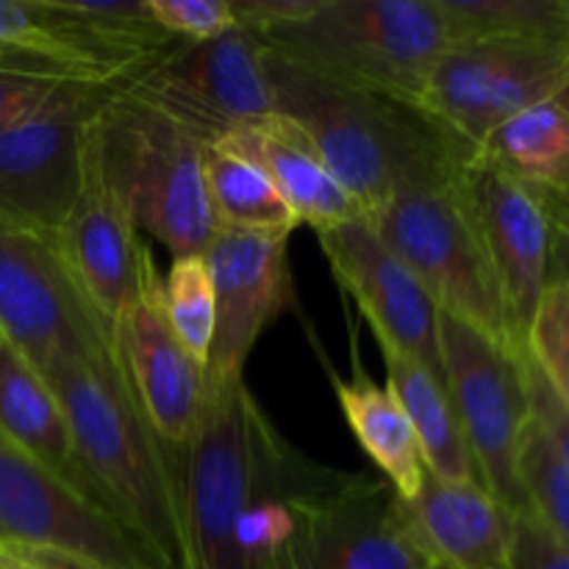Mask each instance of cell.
I'll list each match as a JSON object with an SVG mask.
<instances>
[{"label":"cell","mask_w":569,"mask_h":569,"mask_svg":"<svg viewBox=\"0 0 569 569\" xmlns=\"http://www.w3.org/2000/svg\"><path fill=\"white\" fill-rule=\"evenodd\" d=\"M70 426L92 498L148 550L178 569L181 528L170 448L139 409L114 348L67 356L42 370Z\"/></svg>","instance_id":"6da1fadb"},{"label":"cell","mask_w":569,"mask_h":569,"mask_svg":"<svg viewBox=\"0 0 569 569\" xmlns=\"http://www.w3.org/2000/svg\"><path fill=\"white\" fill-rule=\"evenodd\" d=\"M278 114L303 128L331 176L370 214L395 189L450 178L472 153L420 106L322 78L264 48Z\"/></svg>","instance_id":"7a4b0ae2"},{"label":"cell","mask_w":569,"mask_h":569,"mask_svg":"<svg viewBox=\"0 0 569 569\" xmlns=\"http://www.w3.org/2000/svg\"><path fill=\"white\" fill-rule=\"evenodd\" d=\"M206 383L198 431L170 448L181 528L178 569H250V511L287 437L244 378Z\"/></svg>","instance_id":"3957f363"},{"label":"cell","mask_w":569,"mask_h":569,"mask_svg":"<svg viewBox=\"0 0 569 569\" xmlns=\"http://www.w3.org/2000/svg\"><path fill=\"white\" fill-rule=\"evenodd\" d=\"M264 48L322 78L420 106L450 28L437 0H322Z\"/></svg>","instance_id":"277c9868"},{"label":"cell","mask_w":569,"mask_h":569,"mask_svg":"<svg viewBox=\"0 0 569 569\" xmlns=\"http://www.w3.org/2000/svg\"><path fill=\"white\" fill-rule=\"evenodd\" d=\"M92 142L139 231L164 244L172 259L203 256L217 231L203 181L209 144L126 87L98 114Z\"/></svg>","instance_id":"5b68a950"},{"label":"cell","mask_w":569,"mask_h":569,"mask_svg":"<svg viewBox=\"0 0 569 569\" xmlns=\"http://www.w3.org/2000/svg\"><path fill=\"white\" fill-rule=\"evenodd\" d=\"M456 172L439 181L406 183L365 217L442 315L515 350L498 281Z\"/></svg>","instance_id":"8992f818"},{"label":"cell","mask_w":569,"mask_h":569,"mask_svg":"<svg viewBox=\"0 0 569 569\" xmlns=\"http://www.w3.org/2000/svg\"><path fill=\"white\" fill-rule=\"evenodd\" d=\"M0 556L17 569H161L98 500L3 433Z\"/></svg>","instance_id":"52a82bcc"},{"label":"cell","mask_w":569,"mask_h":569,"mask_svg":"<svg viewBox=\"0 0 569 569\" xmlns=\"http://www.w3.org/2000/svg\"><path fill=\"white\" fill-rule=\"evenodd\" d=\"M569 37H467L439 56L420 109L467 153L520 111L556 98Z\"/></svg>","instance_id":"ba28073f"},{"label":"cell","mask_w":569,"mask_h":569,"mask_svg":"<svg viewBox=\"0 0 569 569\" xmlns=\"http://www.w3.org/2000/svg\"><path fill=\"white\" fill-rule=\"evenodd\" d=\"M439 348L448 398L459 417L481 487L509 515L531 511L520 481L522 433L531 420L526 353L439 311Z\"/></svg>","instance_id":"9c48e42d"},{"label":"cell","mask_w":569,"mask_h":569,"mask_svg":"<svg viewBox=\"0 0 569 569\" xmlns=\"http://www.w3.org/2000/svg\"><path fill=\"white\" fill-rule=\"evenodd\" d=\"M126 92L176 120L203 144L276 111L264 44L244 28L206 42H172L128 72Z\"/></svg>","instance_id":"30bf717a"},{"label":"cell","mask_w":569,"mask_h":569,"mask_svg":"<svg viewBox=\"0 0 569 569\" xmlns=\"http://www.w3.org/2000/svg\"><path fill=\"white\" fill-rule=\"evenodd\" d=\"M114 81H70L22 120L0 131V211L37 231L56 233L70 214L83 178V150L92 122L126 87Z\"/></svg>","instance_id":"8fae6325"},{"label":"cell","mask_w":569,"mask_h":569,"mask_svg":"<svg viewBox=\"0 0 569 569\" xmlns=\"http://www.w3.org/2000/svg\"><path fill=\"white\" fill-rule=\"evenodd\" d=\"M0 337L39 372L67 356L111 348L98 320L67 272L53 233L11 220L0 211Z\"/></svg>","instance_id":"7c38bea8"},{"label":"cell","mask_w":569,"mask_h":569,"mask_svg":"<svg viewBox=\"0 0 569 569\" xmlns=\"http://www.w3.org/2000/svg\"><path fill=\"white\" fill-rule=\"evenodd\" d=\"M503 300L517 353H528L533 320L550 283L553 220L539 189L472 153L456 172Z\"/></svg>","instance_id":"4fadbf2b"},{"label":"cell","mask_w":569,"mask_h":569,"mask_svg":"<svg viewBox=\"0 0 569 569\" xmlns=\"http://www.w3.org/2000/svg\"><path fill=\"white\" fill-rule=\"evenodd\" d=\"M292 569H439L406 500L370 472H333L309 500Z\"/></svg>","instance_id":"5bb4252c"},{"label":"cell","mask_w":569,"mask_h":569,"mask_svg":"<svg viewBox=\"0 0 569 569\" xmlns=\"http://www.w3.org/2000/svg\"><path fill=\"white\" fill-rule=\"evenodd\" d=\"M315 233L333 278L356 300L378 345L409 356L445 383L437 303L367 217Z\"/></svg>","instance_id":"9a60e30c"},{"label":"cell","mask_w":569,"mask_h":569,"mask_svg":"<svg viewBox=\"0 0 569 569\" xmlns=\"http://www.w3.org/2000/svg\"><path fill=\"white\" fill-rule=\"evenodd\" d=\"M295 231L217 228L203 261L214 287V337L206 381L244 378L256 342L292 295L289 237Z\"/></svg>","instance_id":"2e32d148"},{"label":"cell","mask_w":569,"mask_h":569,"mask_svg":"<svg viewBox=\"0 0 569 569\" xmlns=\"http://www.w3.org/2000/svg\"><path fill=\"white\" fill-rule=\"evenodd\" d=\"M53 237L78 292L111 331L117 317L139 295L144 276L156 261L139 237L131 211L100 167L92 128L83 150L81 189Z\"/></svg>","instance_id":"e0dca14e"},{"label":"cell","mask_w":569,"mask_h":569,"mask_svg":"<svg viewBox=\"0 0 569 569\" xmlns=\"http://www.w3.org/2000/svg\"><path fill=\"white\" fill-rule=\"evenodd\" d=\"M117 365L167 448H181L198 431L206 406V367L178 342L161 303V272L150 267L142 289L109 331Z\"/></svg>","instance_id":"ac0fdd59"},{"label":"cell","mask_w":569,"mask_h":569,"mask_svg":"<svg viewBox=\"0 0 569 569\" xmlns=\"http://www.w3.org/2000/svg\"><path fill=\"white\" fill-rule=\"evenodd\" d=\"M217 144L259 167L300 226L322 231L365 217V209L331 176L303 128L278 111L233 128Z\"/></svg>","instance_id":"d6986e66"},{"label":"cell","mask_w":569,"mask_h":569,"mask_svg":"<svg viewBox=\"0 0 569 569\" xmlns=\"http://www.w3.org/2000/svg\"><path fill=\"white\" fill-rule=\"evenodd\" d=\"M415 533L439 567L509 569L515 515L478 481H442L426 472L422 489L406 503Z\"/></svg>","instance_id":"ffe728a7"},{"label":"cell","mask_w":569,"mask_h":569,"mask_svg":"<svg viewBox=\"0 0 569 569\" xmlns=\"http://www.w3.org/2000/svg\"><path fill=\"white\" fill-rule=\"evenodd\" d=\"M0 433L92 498L59 398L42 372L3 337H0Z\"/></svg>","instance_id":"44dd1931"},{"label":"cell","mask_w":569,"mask_h":569,"mask_svg":"<svg viewBox=\"0 0 569 569\" xmlns=\"http://www.w3.org/2000/svg\"><path fill=\"white\" fill-rule=\"evenodd\" d=\"M333 392L348 428L367 459L381 470V478L400 495V500H415L426 481V459L420 439L406 417L403 406L387 383H376L365 370L342 381L333 376Z\"/></svg>","instance_id":"7402d4cb"},{"label":"cell","mask_w":569,"mask_h":569,"mask_svg":"<svg viewBox=\"0 0 569 569\" xmlns=\"http://www.w3.org/2000/svg\"><path fill=\"white\" fill-rule=\"evenodd\" d=\"M381 353L383 367H387V387L403 406L420 439L428 472L453 483L478 481L476 465L467 450L465 433H461L459 417H456L445 383L398 350L381 348Z\"/></svg>","instance_id":"603a6c76"},{"label":"cell","mask_w":569,"mask_h":569,"mask_svg":"<svg viewBox=\"0 0 569 569\" xmlns=\"http://www.w3.org/2000/svg\"><path fill=\"white\" fill-rule=\"evenodd\" d=\"M517 181L545 194L569 192V111L542 100L495 128L476 150Z\"/></svg>","instance_id":"cb8c5ba5"},{"label":"cell","mask_w":569,"mask_h":569,"mask_svg":"<svg viewBox=\"0 0 569 569\" xmlns=\"http://www.w3.org/2000/svg\"><path fill=\"white\" fill-rule=\"evenodd\" d=\"M203 181L214 228H233V231H295L300 228L292 209L283 203L264 172L220 144L206 148Z\"/></svg>","instance_id":"d4e9b609"},{"label":"cell","mask_w":569,"mask_h":569,"mask_svg":"<svg viewBox=\"0 0 569 569\" xmlns=\"http://www.w3.org/2000/svg\"><path fill=\"white\" fill-rule=\"evenodd\" d=\"M0 44L59 64L94 81H114L92 50L72 33L53 0H0Z\"/></svg>","instance_id":"484cf974"},{"label":"cell","mask_w":569,"mask_h":569,"mask_svg":"<svg viewBox=\"0 0 569 569\" xmlns=\"http://www.w3.org/2000/svg\"><path fill=\"white\" fill-rule=\"evenodd\" d=\"M450 42L467 37H569L565 0H437Z\"/></svg>","instance_id":"4316f807"},{"label":"cell","mask_w":569,"mask_h":569,"mask_svg":"<svg viewBox=\"0 0 569 569\" xmlns=\"http://www.w3.org/2000/svg\"><path fill=\"white\" fill-rule=\"evenodd\" d=\"M161 303L178 342L198 365H209L214 337V287L203 256L172 259L170 270L161 272Z\"/></svg>","instance_id":"83f0119b"},{"label":"cell","mask_w":569,"mask_h":569,"mask_svg":"<svg viewBox=\"0 0 569 569\" xmlns=\"http://www.w3.org/2000/svg\"><path fill=\"white\" fill-rule=\"evenodd\" d=\"M520 481L533 515L569 548V470L533 415L522 433Z\"/></svg>","instance_id":"f1b7e54d"},{"label":"cell","mask_w":569,"mask_h":569,"mask_svg":"<svg viewBox=\"0 0 569 569\" xmlns=\"http://www.w3.org/2000/svg\"><path fill=\"white\" fill-rule=\"evenodd\" d=\"M528 353L569 411V289L550 278L528 337Z\"/></svg>","instance_id":"f546056e"},{"label":"cell","mask_w":569,"mask_h":569,"mask_svg":"<svg viewBox=\"0 0 569 569\" xmlns=\"http://www.w3.org/2000/svg\"><path fill=\"white\" fill-rule=\"evenodd\" d=\"M70 81H92L56 64H0V131L37 109Z\"/></svg>","instance_id":"4dcf8cb0"},{"label":"cell","mask_w":569,"mask_h":569,"mask_svg":"<svg viewBox=\"0 0 569 569\" xmlns=\"http://www.w3.org/2000/svg\"><path fill=\"white\" fill-rule=\"evenodd\" d=\"M150 17L178 42H206L233 31L231 0H144Z\"/></svg>","instance_id":"1f68e13d"},{"label":"cell","mask_w":569,"mask_h":569,"mask_svg":"<svg viewBox=\"0 0 569 569\" xmlns=\"http://www.w3.org/2000/svg\"><path fill=\"white\" fill-rule=\"evenodd\" d=\"M509 569H569V548L533 511L515 515Z\"/></svg>","instance_id":"d6a6232c"},{"label":"cell","mask_w":569,"mask_h":569,"mask_svg":"<svg viewBox=\"0 0 569 569\" xmlns=\"http://www.w3.org/2000/svg\"><path fill=\"white\" fill-rule=\"evenodd\" d=\"M320 6L322 0H231L237 26L259 39L306 22L320 11Z\"/></svg>","instance_id":"836d02e7"},{"label":"cell","mask_w":569,"mask_h":569,"mask_svg":"<svg viewBox=\"0 0 569 569\" xmlns=\"http://www.w3.org/2000/svg\"><path fill=\"white\" fill-rule=\"evenodd\" d=\"M526 383L528 398H531V415L545 428V433L553 442L556 453L561 456V461H565V467L569 470V411L559 400V395L553 392L545 372L537 367V361L531 359V353H526Z\"/></svg>","instance_id":"e575fe53"},{"label":"cell","mask_w":569,"mask_h":569,"mask_svg":"<svg viewBox=\"0 0 569 569\" xmlns=\"http://www.w3.org/2000/svg\"><path fill=\"white\" fill-rule=\"evenodd\" d=\"M545 194V192H542ZM548 198V194H545ZM550 220H553V256H550V278L569 289V214L548 198Z\"/></svg>","instance_id":"d590c367"},{"label":"cell","mask_w":569,"mask_h":569,"mask_svg":"<svg viewBox=\"0 0 569 569\" xmlns=\"http://www.w3.org/2000/svg\"><path fill=\"white\" fill-rule=\"evenodd\" d=\"M0 64H50V61L37 59V56L20 53V50H11V48H3V44H0ZM56 67H59V64H56ZM76 76H78V72H76ZM92 81H94V78H92Z\"/></svg>","instance_id":"8d00e7d4"},{"label":"cell","mask_w":569,"mask_h":569,"mask_svg":"<svg viewBox=\"0 0 569 569\" xmlns=\"http://www.w3.org/2000/svg\"><path fill=\"white\" fill-rule=\"evenodd\" d=\"M556 100H559V103L565 106V109L569 111V76L565 78V83H561L559 92H556Z\"/></svg>","instance_id":"74e56055"},{"label":"cell","mask_w":569,"mask_h":569,"mask_svg":"<svg viewBox=\"0 0 569 569\" xmlns=\"http://www.w3.org/2000/svg\"><path fill=\"white\" fill-rule=\"evenodd\" d=\"M548 198L553 200V203L559 206L561 211H567V214H569V192L567 194H548Z\"/></svg>","instance_id":"f35d334b"},{"label":"cell","mask_w":569,"mask_h":569,"mask_svg":"<svg viewBox=\"0 0 569 569\" xmlns=\"http://www.w3.org/2000/svg\"><path fill=\"white\" fill-rule=\"evenodd\" d=\"M565 11H567V26H569V0H565Z\"/></svg>","instance_id":"ab89813d"},{"label":"cell","mask_w":569,"mask_h":569,"mask_svg":"<svg viewBox=\"0 0 569 569\" xmlns=\"http://www.w3.org/2000/svg\"><path fill=\"white\" fill-rule=\"evenodd\" d=\"M439 569H448V567H439Z\"/></svg>","instance_id":"60d3db41"}]
</instances>
